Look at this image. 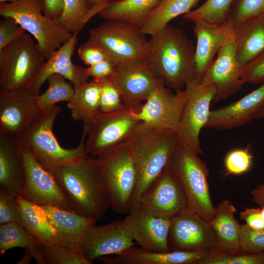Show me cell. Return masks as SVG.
<instances>
[{
  "mask_svg": "<svg viewBox=\"0 0 264 264\" xmlns=\"http://www.w3.org/2000/svg\"><path fill=\"white\" fill-rule=\"evenodd\" d=\"M77 54L81 61L88 66L110 58L103 46L90 38L78 47Z\"/></svg>",
  "mask_w": 264,
  "mask_h": 264,
  "instance_id": "7bdbcfd3",
  "label": "cell"
},
{
  "mask_svg": "<svg viewBox=\"0 0 264 264\" xmlns=\"http://www.w3.org/2000/svg\"><path fill=\"white\" fill-rule=\"evenodd\" d=\"M264 105V83L238 100L210 111L206 128L229 130L243 126L254 118Z\"/></svg>",
  "mask_w": 264,
  "mask_h": 264,
  "instance_id": "603a6c76",
  "label": "cell"
},
{
  "mask_svg": "<svg viewBox=\"0 0 264 264\" xmlns=\"http://www.w3.org/2000/svg\"><path fill=\"white\" fill-rule=\"evenodd\" d=\"M44 0H13L1 2L0 15L11 18L36 40L45 60L70 39L73 33L66 31L58 20L43 12Z\"/></svg>",
  "mask_w": 264,
  "mask_h": 264,
  "instance_id": "8992f818",
  "label": "cell"
},
{
  "mask_svg": "<svg viewBox=\"0 0 264 264\" xmlns=\"http://www.w3.org/2000/svg\"><path fill=\"white\" fill-rule=\"evenodd\" d=\"M139 122L130 109L110 112L100 110L88 128V137L85 142L86 153L97 157L124 142Z\"/></svg>",
  "mask_w": 264,
  "mask_h": 264,
  "instance_id": "8fae6325",
  "label": "cell"
},
{
  "mask_svg": "<svg viewBox=\"0 0 264 264\" xmlns=\"http://www.w3.org/2000/svg\"><path fill=\"white\" fill-rule=\"evenodd\" d=\"M198 264H264V251L253 253L240 249L230 252L213 247L205 250Z\"/></svg>",
  "mask_w": 264,
  "mask_h": 264,
  "instance_id": "d590c367",
  "label": "cell"
},
{
  "mask_svg": "<svg viewBox=\"0 0 264 264\" xmlns=\"http://www.w3.org/2000/svg\"><path fill=\"white\" fill-rule=\"evenodd\" d=\"M205 250L151 252L133 246L112 257H104L106 264H198Z\"/></svg>",
  "mask_w": 264,
  "mask_h": 264,
  "instance_id": "484cf974",
  "label": "cell"
},
{
  "mask_svg": "<svg viewBox=\"0 0 264 264\" xmlns=\"http://www.w3.org/2000/svg\"><path fill=\"white\" fill-rule=\"evenodd\" d=\"M240 217L249 227L264 229V220L261 216V209L246 207L240 213Z\"/></svg>",
  "mask_w": 264,
  "mask_h": 264,
  "instance_id": "c3c4849f",
  "label": "cell"
},
{
  "mask_svg": "<svg viewBox=\"0 0 264 264\" xmlns=\"http://www.w3.org/2000/svg\"><path fill=\"white\" fill-rule=\"evenodd\" d=\"M37 96L26 87L0 88V134L19 139L41 111Z\"/></svg>",
  "mask_w": 264,
  "mask_h": 264,
  "instance_id": "4fadbf2b",
  "label": "cell"
},
{
  "mask_svg": "<svg viewBox=\"0 0 264 264\" xmlns=\"http://www.w3.org/2000/svg\"><path fill=\"white\" fill-rule=\"evenodd\" d=\"M264 14V0H235L227 20L234 28L251 17Z\"/></svg>",
  "mask_w": 264,
  "mask_h": 264,
  "instance_id": "f35d334b",
  "label": "cell"
},
{
  "mask_svg": "<svg viewBox=\"0 0 264 264\" xmlns=\"http://www.w3.org/2000/svg\"><path fill=\"white\" fill-rule=\"evenodd\" d=\"M170 250L194 251L219 247L209 221L187 207L171 218Z\"/></svg>",
  "mask_w": 264,
  "mask_h": 264,
  "instance_id": "9a60e30c",
  "label": "cell"
},
{
  "mask_svg": "<svg viewBox=\"0 0 264 264\" xmlns=\"http://www.w3.org/2000/svg\"><path fill=\"white\" fill-rule=\"evenodd\" d=\"M19 207L20 223L35 239L43 245L58 244L60 237L49 221L44 210L38 204L21 196L16 197Z\"/></svg>",
  "mask_w": 264,
  "mask_h": 264,
  "instance_id": "83f0119b",
  "label": "cell"
},
{
  "mask_svg": "<svg viewBox=\"0 0 264 264\" xmlns=\"http://www.w3.org/2000/svg\"><path fill=\"white\" fill-rule=\"evenodd\" d=\"M236 209L230 200L222 199L216 206L215 215L209 221L220 249L230 252L240 250L241 225L236 220Z\"/></svg>",
  "mask_w": 264,
  "mask_h": 264,
  "instance_id": "f1b7e54d",
  "label": "cell"
},
{
  "mask_svg": "<svg viewBox=\"0 0 264 264\" xmlns=\"http://www.w3.org/2000/svg\"><path fill=\"white\" fill-rule=\"evenodd\" d=\"M253 156L248 148L235 149L226 155L224 163L227 173L240 175L248 172L253 164Z\"/></svg>",
  "mask_w": 264,
  "mask_h": 264,
  "instance_id": "ab89813d",
  "label": "cell"
},
{
  "mask_svg": "<svg viewBox=\"0 0 264 264\" xmlns=\"http://www.w3.org/2000/svg\"><path fill=\"white\" fill-rule=\"evenodd\" d=\"M124 220L96 226L87 232L79 246L83 256L90 263L109 255H118L134 246Z\"/></svg>",
  "mask_w": 264,
  "mask_h": 264,
  "instance_id": "e0dca14e",
  "label": "cell"
},
{
  "mask_svg": "<svg viewBox=\"0 0 264 264\" xmlns=\"http://www.w3.org/2000/svg\"><path fill=\"white\" fill-rule=\"evenodd\" d=\"M186 207L183 194L167 168L142 195L137 209L172 218Z\"/></svg>",
  "mask_w": 264,
  "mask_h": 264,
  "instance_id": "ffe728a7",
  "label": "cell"
},
{
  "mask_svg": "<svg viewBox=\"0 0 264 264\" xmlns=\"http://www.w3.org/2000/svg\"><path fill=\"white\" fill-rule=\"evenodd\" d=\"M124 142L136 173L131 211L138 208L142 195L168 168L178 140L176 131L161 130L139 121Z\"/></svg>",
  "mask_w": 264,
  "mask_h": 264,
  "instance_id": "6da1fadb",
  "label": "cell"
},
{
  "mask_svg": "<svg viewBox=\"0 0 264 264\" xmlns=\"http://www.w3.org/2000/svg\"><path fill=\"white\" fill-rule=\"evenodd\" d=\"M116 65L111 58H107L86 68L89 77L101 81L111 79L114 75Z\"/></svg>",
  "mask_w": 264,
  "mask_h": 264,
  "instance_id": "7dc6e473",
  "label": "cell"
},
{
  "mask_svg": "<svg viewBox=\"0 0 264 264\" xmlns=\"http://www.w3.org/2000/svg\"><path fill=\"white\" fill-rule=\"evenodd\" d=\"M73 33L72 38L60 48L53 51L39 69L30 88L37 95L48 77L53 73L64 76L76 88L88 81L89 77L86 68L74 64L71 61L75 46L77 43V34Z\"/></svg>",
  "mask_w": 264,
  "mask_h": 264,
  "instance_id": "7402d4cb",
  "label": "cell"
},
{
  "mask_svg": "<svg viewBox=\"0 0 264 264\" xmlns=\"http://www.w3.org/2000/svg\"><path fill=\"white\" fill-rule=\"evenodd\" d=\"M64 9V0H44V13L48 17L58 20Z\"/></svg>",
  "mask_w": 264,
  "mask_h": 264,
  "instance_id": "681fc988",
  "label": "cell"
},
{
  "mask_svg": "<svg viewBox=\"0 0 264 264\" xmlns=\"http://www.w3.org/2000/svg\"><path fill=\"white\" fill-rule=\"evenodd\" d=\"M41 206L50 222L57 230L60 237L58 244L61 245L79 249L86 234L97 221L58 206Z\"/></svg>",
  "mask_w": 264,
  "mask_h": 264,
  "instance_id": "d4e9b609",
  "label": "cell"
},
{
  "mask_svg": "<svg viewBox=\"0 0 264 264\" xmlns=\"http://www.w3.org/2000/svg\"><path fill=\"white\" fill-rule=\"evenodd\" d=\"M199 0H160L141 26L145 35H154L165 28L177 16L186 14Z\"/></svg>",
  "mask_w": 264,
  "mask_h": 264,
  "instance_id": "1f68e13d",
  "label": "cell"
},
{
  "mask_svg": "<svg viewBox=\"0 0 264 264\" xmlns=\"http://www.w3.org/2000/svg\"><path fill=\"white\" fill-rule=\"evenodd\" d=\"M89 8L91 7L100 4H108L111 0H86Z\"/></svg>",
  "mask_w": 264,
  "mask_h": 264,
  "instance_id": "816d5d0a",
  "label": "cell"
},
{
  "mask_svg": "<svg viewBox=\"0 0 264 264\" xmlns=\"http://www.w3.org/2000/svg\"><path fill=\"white\" fill-rule=\"evenodd\" d=\"M17 222L20 223L19 207L16 197L0 188V224Z\"/></svg>",
  "mask_w": 264,
  "mask_h": 264,
  "instance_id": "ee69618b",
  "label": "cell"
},
{
  "mask_svg": "<svg viewBox=\"0 0 264 264\" xmlns=\"http://www.w3.org/2000/svg\"><path fill=\"white\" fill-rule=\"evenodd\" d=\"M261 216L262 217V218L264 220V206L263 207H262L261 208Z\"/></svg>",
  "mask_w": 264,
  "mask_h": 264,
  "instance_id": "db71d44e",
  "label": "cell"
},
{
  "mask_svg": "<svg viewBox=\"0 0 264 264\" xmlns=\"http://www.w3.org/2000/svg\"><path fill=\"white\" fill-rule=\"evenodd\" d=\"M104 8L96 5L89 8L86 0H64V11L58 21L68 32L78 33L91 17Z\"/></svg>",
  "mask_w": 264,
  "mask_h": 264,
  "instance_id": "836d02e7",
  "label": "cell"
},
{
  "mask_svg": "<svg viewBox=\"0 0 264 264\" xmlns=\"http://www.w3.org/2000/svg\"><path fill=\"white\" fill-rule=\"evenodd\" d=\"M61 111V108L56 105L41 110L18 139L22 146L52 173L87 154L85 147L87 132L85 131L79 145L75 148H65L58 142L53 132V126Z\"/></svg>",
  "mask_w": 264,
  "mask_h": 264,
  "instance_id": "277c9868",
  "label": "cell"
},
{
  "mask_svg": "<svg viewBox=\"0 0 264 264\" xmlns=\"http://www.w3.org/2000/svg\"><path fill=\"white\" fill-rule=\"evenodd\" d=\"M145 35L140 26L121 21H107L89 30V38L105 49L116 66L146 59Z\"/></svg>",
  "mask_w": 264,
  "mask_h": 264,
  "instance_id": "9c48e42d",
  "label": "cell"
},
{
  "mask_svg": "<svg viewBox=\"0 0 264 264\" xmlns=\"http://www.w3.org/2000/svg\"><path fill=\"white\" fill-rule=\"evenodd\" d=\"M13 0H0V3L1 2H9L11 1H12Z\"/></svg>",
  "mask_w": 264,
  "mask_h": 264,
  "instance_id": "11a10c76",
  "label": "cell"
},
{
  "mask_svg": "<svg viewBox=\"0 0 264 264\" xmlns=\"http://www.w3.org/2000/svg\"><path fill=\"white\" fill-rule=\"evenodd\" d=\"M100 83L101 111L114 112L128 108L123 101L120 90L111 79L101 81Z\"/></svg>",
  "mask_w": 264,
  "mask_h": 264,
  "instance_id": "60d3db41",
  "label": "cell"
},
{
  "mask_svg": "<svg viewBox=\"0 0 264 264\" xmlns=\"http://www.w3.org/2000/svg\"><path fill=\"white\" fill-rule=\"evenodd\" d=\"M74 94L68 102L67 107L72 118L81 121L83 129H87L100 111L101 85L93 79L74 88Z\"/></svg>",
  "mask_w": 264,
  "mask_h": 264,
  "instance_id": "f546056e",
  "label": "cell"
},
{
  "mask_svg": "<svg viewBox=\"0 0 264 264\" xmlns=\"http://www.w3.org/2000/svg\"><path fill=\"white\" fill-rule=\"evenodd\" d=\"M160 0L111 1L98 15L106 21H121L141 27Z\"/></svg>",
  "mask_w": 264,
  "mask_h": 264,
  "instance_id": "4dcf8cb0",
  "label": "cell"
},
{
  "mask_svg": "<svg viewBox=\"0 0 264 264\" xmlns=\"http://www.w3.org/2000/svg\"><path fill=\"white\" fill-rule=\"evenodd\" d=\"M26 31L11 18L0 22V51Z\"/></svg>",
  "mask_w": 264,
  "mask_h": 264,
  "instance_id": "bcb514c9",
  "label": "cell"
},
{
  "mask_svg": "<svg viewBox=\"0 0 264 264\" xmlns=\"http://www.w3.org/2000/svg\"><path fill=\"white\" fill-rule=\"evenodd\" d=\"M111 80L120 90L125 106L133 110L163 82L146 59L116 66Z\"/></svg>",
  "mask_w": 264,
  "mask_h": 264,
  "instance_id": "2e32d148",
  "label": "cell"
},
{
  "mask_svg": "<svg viewBox=\"0 0 264 264\" xmlns=\"http://www.w3.org/2000/svg\"><path fill=\"white\" fill-rule=\"evenodd\" d=\"M241 78L243 84L264 83V51L242 68Z\"/></svg>",
  "mask_w": 264,
  "mask_h": 264,
  "instance_id": "f6af8a7d",
  "label": "cell"
},
{
  "mask_svg": "<svg viewBox=\"0 0 264 264\" xmlns=\"http://www.w3.org/2000/svg\"><path fill=\"white\" fill-rule=\"evenodd\" d=\"M194 23V34L197 39V78L199 80L212 63L218 51L234 37L235 28L229 20L220 24L202 21H196Z\"/></svg>",
  "mask_w": 264,
  "mask_h": 264,
  "instance_id": "44dd1931",
  "label": "cell"
},
{
  "mask_svg": "<svg viewBox=\"0 0 264 264\" xmlns=\"http://www.w3.org/2000/svg\"><path fill=\"white\" fill-rule=\"evenodd\" d=\"M199 155L190 146L178 143L168 169L180 187L187 207L210 221L215 206L209 188V170Z\"/></svg>",
  "mask_w": 264,
  "mask_h": 264,
  "instance_id": "5b68a950",
  "label": "cell"
},
{
  "mask_svg": "<svg viewBox=\"0 0 264 264\" xmlns=\"http://www.w3.org/2000/svg\"><path fill=\"white\" fill-rule=\"evenodd\" d=\"M253 200L260 207L264 206V182L254 188L251 191Z\"/></svg>",
  "mask_w": 264,
  "mask_h": 264,
  "instance_id": "f907efd6",
  "label": "cell"
},
{
  "mask_svg": "<svg viewBox=\"0 0 264 264\" xmlns=\"http://www.w3.org/2000/svg\"><path fill=\"white\" fill-rule=\"evenodd\" d=\"M42 255L44 264H92L79 248L60 244H43Z\"/></svg>",
  "mask_w": 264,
  "mask_h": 264,
  "instance_id": "74e56055",
  "label": "cell"
},
{
  "mask_svg": "<svg viewBox=\"0 0 264 264\" xmlns=\"http://www.w3.org/2000/svg\"><path fill=\"white\" fill-rule=\"evenodd\" d=\"M236 53L242 68L264 51V14L248 19L235 27Z\"/></svg>",
  "mask_w": 264,
  "mask_h": 264,
  "instance_id": "4316f807",
  "label": "cell"
},
{
  "mask_svg": "<svg viewBox=\"0 0 264 264\" xmlns=\"http://www.w3.org/2000/svg\"><path fill=\"white\" fill-rule=\"evenodd\" d=\"M21 147L24 164L21 197L40 205H54L72 211L54 174L46 169L27 149Z\"/></svg>",
  "mask_w": 264,
  "mask_h": 264,
  "instance_id": "5bb4252c",
  "label": "cell"
},
{
  "mask_svg": "<svg viewBox=\"0 0 264 264\" xmlns=\"http://www.w3.org/2000/svg\"><path fill=\"white\" fill-rule=\"evenodd\" d=\"M186 98L185 89L176 93L161 82L138 109H132V115L139 121L154 128L176 131L178 127Z\"/></svg>",
  "mask_w": 264,
  "mask_h": 264,
  "instance_id": "7c38bea8",
  "label": "cell"
},
{
  "mask_svg": "<svg viewBox=\"0 0 264 264\" xmlns=\"http://www.w3.org/2000/svg\"><path fill=\"white\" fill-rule=\"evenodd\" d=\"M124 220L133 240L140 248L151 252L170 251L168 238L171 218L138 208L131 211Z\"/></svg>",
  "mask_w": 264,
  "mask_h": 264,
  "instance_id": "d6986e66",
  "label": "cell"
},
{
  "mask_svg": "<svg viewBox=\"0 0 264 264\" xmlns=\"http://www.w3.org/2000/svg\"><path fill=\"white\" fill-rule=\"evenodd\" d=\"M73 212L98 220L111 207L95 157L86 154L53 173Z\"/></svg>",
  "mask_w": 264,
  "mask_h": 264,
  "instance_id": "7a4b0ae2",
  "label": "cell"
},
{
  "mask_svg": "<svg viewBox=\"0 0 264 264\" xmlns=\"http://www.w3.org/2000/svg\"><path fill=\"white\" fill-rule=\"evenodd\" d=\"M45 60L35 38L25 32L0 51V88H29Z\"/></svg>",
  "mask_w": 264,
  "mask_h": 264,
  "instance_id": "ba28073f",
  "label": "cell"
},
{
  "mask_svg": "<svg viewBox=\"0 0 264 264\" xmlns=\"http://www.w3.org/2000/svg\"><path fill=\"white\" fill-rule=\"evenodd\" d=\"M263 117H264V105L257 113L256 119H260Z\"/></svg>",
  "mask_w": 264,
  "mask_h": 264,
  "instance_id": "f5cc1de1",
  "label": "cell"
},
{
  "mask_svg": "<svg viewBox=\"0 0 264 264\" xmlns=\"http://www.w3.org/2000/svg\"></svg>",
  "mask_w": 264,
  "mask_h": 264,
  "instance_id": "9f6ffc18",
  "label": "cell"
},
{
  "mask_svg": "<svg viewBox=\"0 0 264 264\" xmlns=\"http://www.w3.org/2000/svg\"><path fill=\"white\" fill-rule=\"evenodd\" d=\"M242 70L236 56L234 36L218 51L216 58L199 80L203 84L216 86L213 101H220L233 95L242 88Z\"/></svg>",
  "mask_w": 264,
  "mask_h": 264,
  "instance_id": "ac0fdd59",
  "label": "cell"
},
{
  "mask_svg": "<svg viewBox=\"0 0 264 264\" xmlns=\"http://www.w3.org/2000/svg\"><path fill=\"white\" fill-rule=\"evenodd\" d=\"M185 87V101L176 131L178 143L189 145L202 154L199 134L207 122L217 88L197 78L188 82Z\"/></svg>",
  "mask_w": 264,
  "mask_h": 264,
  "instance_id": "30bf717a",
  "label": "cell"
},
{
  "mask_svg": "<svg viewBox=\"0 0 264 264\" xmlns=\"http://www.w3.org/2000/svg\"><path fill=\"white\" fill-rule=\"evenodd\" d=\"M107 188L111 207L118 213L130 212L136 184L134 164L125 142L95 157Z\"/></svg>",
  "mask_w": 264,
  "mask_h": 264,
  "instance_id": "52a82bcc",
  "label": "cell"
},
{
  "mask_svg": "<svg viewBox=\"0 0 264 264\" xmlns=\"http://www.w3.org/2000/svg\"><path fill=\"white\" fill-rule=\"evenodd\" d=\"M146 60L166 86L176 90L197 78L195 48L180 29L169 24L148 40Z\"/></svg>",
  "mask_w": 264,
  "mask_h": 264,
  "instance_id": "3957f363",
  "label": "cell"
},
{
  "mask_svg": "<svg viewBox=\"0 0 264 264\" xmlns=\"http://www.w3.org/2000/svg\"><path fill=\"white\" fill-rule=\"evenodd\" d=\"M42 244L32 237L19 222L0 224V253L3 254L13 248L27 249L40 264H44Z\"/></svg>",
  "mask_w": 264,
  "mask_h": 264,
  "instance_id": "d6a6232c",
  "label": "cell"
},
{
  "mask_svg": "<svg viewBox=\"0 0 264 264\" xmlns=\"http://www.w3.org/2000/svg\"><path fill=\"white\" fill-rule=\"evenodd\" d=\"M234 0H207L197 9L184 15V18L194 22L202 21L211 23H222L227 20Z\"/></svg>",
  "mask_w": 264,
  "mask_h": 264,
  "instance_id": "8d00e7d4",
  "label": "cell"
},
{
  "mask_svg": "<svg viewBox=\"0 0 264 264\" xmlns=\"http://www.w3.org/2000/svg\"><path fill=\"white\" fill-rule=\"evenodd\" d=\"M67 80L64 76L58 73L52 74L48 77L47 89L37 97V103L40 110L53 107L59 102H69L71 99L75 89Z\"/></svg>",
  "mask_w": 264,
  "mask_h": 264,
  "instance_id": "e575fe53",
  "label": "cell"
},
{
  "mask_svg": "<svg viewBox=\"0 0 264 264\" xmlns=\"http://www.w3.org/2000/svg\"><path fill=\"white\" fill-rule=\"evenodd\" d=\"M240 249L248 253L264 251V229H253L246 224L241 225Z\"/></svg>",
  "mask_w": 264,
  "mask_h": 264,
  "instance_id": "b9f144b4",
  "label": "cell"
},
{
  "mask_svg": "<svg viewBox=\"0 0 264 264\" xmlns=\"http://www.w3.org/2000/svg\"><path fill=\"white\" fill-rule=\"evenodd\" d=\"M24 164L18 139L0 134V185L13 197L21 196Z\"/></svg>",
  "mask_w": 264,
  "mask_h": 264,
  "instance_id": "cb8c5ba5",
  "label": "cell"
}]
</instances>
